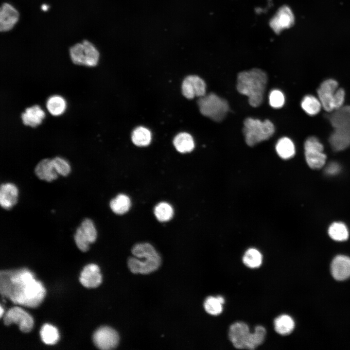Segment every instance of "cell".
Returning a JSON list of instances; mask_svg holds the SVG:
<instances>
[{
    "label": "cell",
    "instance_id": "obj_16",
    "mask_svg": "<svg viewBox=\"0 0 350 350\" xmlns=\"http://www.w3.org/2000/svg\"><path fill=\"white\" fill-rule=\"evenodd\" d=\"M18 11L9 3H3L0 8V31L5 32L11 30L19 19Z\"/></svg>",
    "mask_w": 350,
    "mask_h": 350
},
{
    "label": "cell",
    "instance_id": "obj_38",
    "mask_svg": "<svg viewBox=\"0 0 350 350\" xmlns=\"http://www.w3.org/2000/svg\"><path fill=\"white\" fill-rule=\"evenodd\" d=\"M339 164L335 162L330 163L325 168V172L327 175H336L340 171Z\"/></svg>",
    "mask_w": 350,
    "mask_h": 350
},
{
    "label": "cell",
    "instance_id": "obj_23",
    "mask_svg": "<svg viewBox=\"0 0 350 350\" xmlns=\"http://www.w3.org/2000/svg\"><path fill=\"white\" fill-rule=\"evenodd\" d=\"M330 121L334 128H350V105L342 106L334 110L330 116Z\"/></svg>",
    "mask_w": 350,
    "mask_h": 350
},
{
    "label": "cell",
    "instance_id": "obj_9",
    "mask_svg": "<svg viewBox=\"0 0 350 350\" xmlns=\"http://www.w3.org/2000/svg\"><path fill=\"white\" fill-rule=\"evenodd\" d=\"M4 324L6 326L15 323L25 333L30 332L33 328L34 320L28 313L18 307L10 308L4 315Z\"/></svg>",
    "mask_w": 350,
    "mask_h": 350
},
{
    "label": "cell",
    "instance_id": "obj_6",
    "mask_svg": "<svg viewBox=\"0 0 350 350\" xmlns=\"http://www.w3.org/2000/svg\"><path fill=\"white\" fill-rule=\"evenodd\" d=\"M71 61L75 65L93 67L99 62L100 53L89 41L84 40L69 48Z\"/></svg>",
    "mask_w": 350,
    "mask_h": 350
},
{
    "label": "cell",
    "instance_id": "obj_24",
    "mask_svg": "<svg viewBox=\"0 0 350 350\" xmlns=\"http://www.w3.org/2000/svg\"><path fill=\"white\" fill-rule=\"evenodd\" d=\"M173 144L176 150L181 153L190 152L194 147L192 136L185 132L177 134L174 139Z\"/></svg>",
    "mask_w": 350,
    "mask_h": 350
},
{
    "label": "cell",
    "instance_id": "obj_1",
    "mask_svg": "<svg viewBox=\"0 0 350 350\" xmlns=\"http://www.w3.org/2000/svg\"><path fill=\"white\" fill-rule=\"evenodd\" d=\"M0 292L14 303L33 308L42 303L46 295L43 285L26 268L1 271Z\"/></svg>",
    "mask_w": 350,
    "mask_h": 350
},
{
    "label": "cell",
    "instance_id": "obj_12",
    "mask_svg": "<svg viewBox=\"0 0 350 350\" xmlns=\"http://www.w3.org/2000/svg\"><path fill=\"white\" fill-rule=\"evenodd\" d=\"M250 333L248 325L238 321L230 326L228 335L230 341L236 349H246Z\"/></svg>",
    "mask_w": 350,
    "mask_h": 350
},
{
    "label": "cell",
    "instance_id": "obj_25",
    "mask_svg": "<svg viewBox=\"0 0 350 350\" xmlns=\"http://www.w3.org/2000/svg\"><path fill=\"white\" fill-rule=\"evenodd\" d=\"M295 322L287 315H282L276 317L274 321L275 331L282 335L291 333L295 328Z\"/></svg>",
    "mask_w": 350,
    "mask_h": 350
},
{
    "label": "cell",
    "instance_id": "obj_11",
    "mask_svg": "<svg viewBox=\"0 0 350 350\" xmlns=\"http://www.w3.org/2000/svg\"><path fill=\"white\" fill-rule=\"evenodd\" d=\"M93 341L95 346L102 350L115 348L119 341L117 332L111 327L103 326L98 329L93 335Z\"/></svg>",
    "mask_w": 350,
    "mask_h": 350
},
{
    "label": "cell",
    "instance_id": "obj_31",
    "mask_svg": "<svg viewBox=\"0 0 350 350\" xmlns=\"http://www.w3.org/2000/svg\"><path fill=\"white\" fill-rule=\"evenodd\" d=\"M131 138L133 143L140 147L148 145L152 139L150 131L142 126L137 127L133 131Z\"/></svg>",
    "mask_w": 350,
    "mask_h": 350
},
{
    "label": "cell",
    "instance_id": "obj_32",
    "mask_svg": "<svg viewBox=\"0 0 350 350\" xmlns=\"http://www.w3.org/2000/svg\"><path fill=\"white\" fill-rule=\"evenodd\" d=\"M40 335L42 341L47 345H54L59 338L57 328L49 324H45L42 326L40 331Z\"/></svg>",
    "mask_w": 350,
    "mask_h": 350
},
{
    "label": "cell",
    "instance_id": "obj_8",
    "mask_svg": "<svg viewBox=\"0 0 350 350\" xmlns=\"http://www.w3.org/2000/svg\"><path fill=\"white\" fill-rule=\"evenodd\" d=\"M97 231L92 220L89 218L84 219L76 228L74 239L77 247L86 252L89 249L90 244L96 240Z\"/></svg>",
    "mask_w": 350,
    "mask_h": 350
},
{
    "label": "cell",
    "instance_id": "obj_17",
    "mask_svg": "<svg viewBox=\"0 0 350 350\" xmlns=\"http://www.w3.org/2000/svg\"><path fill=\"white\" fill-rule=\"evenodd\" d=\"M79 280L84 287L88 288L99 286L102 281L99 267L93 263L85 266L81 272Z\"/></svg>",
    "mask_w": 350,
    "mask_h": 350
},
{
    "label": "cell",
    "instance_id": "obj_26",
    "mask_svg": "<svg viewBox=\"0 0 350 350\" xmlns=\"http://www.w3.org/2000/svg\"><path fill=\"white\" fill-rule=\"evenodd\" d=\"M109 206L113 212L123 214L128 211L131 206L129 197L124 194H119L110 202Z\"/></svg>",
    "mask_w": 350,
    "mask_h": 350
},
{
    "label": "cell",
    "instance_id": "obj_15",
    "mask_svg": "<svg viewBox=\"0 0 350 350\" xmlns=\"http://www.w3.org/2000/svg\"><path fill=\"white\" fill-rule=\"evenodd\" d=\"M45 117V112L38 104H34L25 108L20 114V119L23 124L33 128L41 124Z\"/></svg>",
    "mask_w": 350,
    "mask_h": 350
},
{
    "label": "cell",
    "instance_id": "obj_35",
    "mask_svg": "<svg viewBox=\"0 0 350 350\" xmlns=\"http://www.w3.org/2000/svg\"><path fill=\"white\" fill-rule=\"evenodd\" d=\"M223 304L217 297H208L204 302V307L207 313L212 315L220 314L223 311Z\"/></svg>",
    "mask_w": 350,
    "mask_h": 350
},
{
    "label": "cell",
    "instance_id": "obj_39",
    "mask_svg": "<svg viewBox=\"0 0 350 350\" xmlns=\"http://www.w3.org/2000/svg\"><path fill=\"white\" fill-rule=\"evenodd\" d=\"M0 317H1V316H2L3 313L4 312H3V308H2V307L1 306H0Z\"/></svg>",
    "mask_w": 350,
    "mask_h": 350
},
{
    "label": "cell",
    "instance_id": "obj_34",
    "mask_svg": "<svg viewBox=\"0 0 350 350\" xmlns=\"http://www.w3.org/2000/svg\"><path fill=\"white\" fill-rule=\"evenodd\" d=\"M154 214L159 221L166 222L171 219L174 211L173 208L169 204L161 202L155 206Z\"/></svg>",
    "mask_w": 350,
    "mask_h": 350
},
{
    "label": "cell",
    "instance_id": "obj_3",
    "mask_svg": "<svg viewBox=\"0 0 350 350\" xmlns=\"http://www.w3.org/2000/svg\"><path fill=\"white\" fill-rule=\"evenodd\" d=\"M134 257L129 258L128 266L134 274H148L159 267L161 259L152 245L148 243H138L132 248Z\"/></svg>",
    "mask_w": 350,
    "mask_h": 350
},
{
    "label": "cell",
    "instance_id": "obj_4",
    "mask_svg": "<svg viewBox=\"0 0 350 350\" xmlns=\"http://www.w3.org/2000/svg\"><path fill=\"white\" fill-rule=\"evenodd\" d=\"M274 131V126L268 120L262 122L258 119L247 118L244 122L243 134L246 144L250 146L268 140Z\"/></svg>",
    "mask_w": 350,
    "mask_h": 350
},
{
    "label": "cell",
    "instance_id": "obj_29",
    "mask_svg": "<svg viewBox=\"0 0 350 350\" xmlns=\"http://www.w3.org/2000/svg\"><path fill=\"white\" fill-rule=\"evenodd\" d=\"M242 260L244 264L247 267L257 268L262 263V256L258 250L251 248L245 252Z\"/></svg>",
    "mask_w": 350,
    "mask_h": 350
},
{
    "label": "cell",
    "instance_id": "obj_18",
    "mask_svg": "<svg viewBox=\"0 0 350 350\" xmlns=\"http://www.w3.org/2000/svg\"><path fill=\"white\" fill-rule=\"evenodd\" d=\"M332 277L337 280L342 281L350 277V258L338 255L332 260L331 266Z\"/></svg>",
    "mask_w": 350,
    "mask_h": 350
},
{
    "label": "cell",
    "instance_id": "obj_21",
    "mask_svg": "<svg viewBox=\"0 0 350 350\" xmlns=\"http://www.w3.org/2000/svg\"><path fill=\"white\" fill-rule=\"evenodd\" d=\"M35 173L37 177L42 180L51 182L58 178L52 158H46L41 160L35 166Z\"/></svg>",
    "mask_w": 350,
    "mask_h": 350
},
{
    "label": "cell",
    "instance_id": "obj_28",
    "mask_svg": "<svg viewBox=\"0 0 350 350\" xmlns=\"http://www.w3.org/2000/svg\"><path fill=\"white\" fill-rule=\"evenodd\" d=\"M266 335L265 328L261 325L255 327L254 332H250L246 346L247 350H254L264 341Z\"/></svg>",
    "mask_w": 350,
    "mask_h": 350
},
{
    "label": "cell",
    "instance_id": "obj_5",
    "mask_svg": "<svg viewBox=\"0 0 350 350\" xmlns=\"http://www.w3.org/2000/svg\"><path fill=\"white\" fill-rule=\"evenodd\" d=\"M198 105L203 115L216 122L223 121L229 110L228 102L214 93L201 97Z\"/></svg>",
    "mask_w": 350,
    "mask_h": 350
},
{
    "label": "cell",
    "instance_id": "obj_36",
    "mask_svg": "<svg viewBox=\"0 0 350 350\" xmlns=\"http://www.w3.org/2000/svg\"><path fill=\"white\" fill-rule=\"evenodd\" d=\"M54 168L59 175L66 176L69 175L71 171L70 163L65 158L56 156L52 158Z\"/></svg>",
    "mask_w": 350,
    "mask_h": 350
},
{
    "label": "cell",
    "instance_id": "obj_20",
    "mask_svg": "<svg viewBox=\"0 0 350 350\" xmlns=\"http://www.w3.org/2000/svg\"><path fill=\"white\" fill-rule=\"evenodd\" d=\"M329 141L332 149L335 151L346 149L350 146V128H334Z\"/></svg>",
    "mask_w": 350,
    "mask_h": 350
},
{
    "label": "cell",
    "instance_id": "obj_10",
    "mask_svg": "<svg viewBox=\"0 0 350 350\" xmlns=\"http://www.w3.org/2000/svg\"><path fill=\"white\" fill-rule=\"evenodd\" d=\"M338 84L336 81L329 79L324 81L317 90L318 99L323 109L328 112L335 109L336 91Z\"/></svg>",
    "mask_w": 350,
    "mask_h": 350
},
{
    "label": "cell",
    "instance_id": "obj_22",
    "mask_svg": "<svg viewBox=\"0 0 350 350\" xmlns=\"http://www.w3.org/2000/svg\"><path fill=\"white\" fill-rule=\"evenodd\" d=\"M45 106L50 114L53 117H58L66 111L67 103L64 97L55 94L47 97Z\"/></svg>",
    "mask_w": 350,
    "mask_h": 350
},
{
    "label": "cell",
    "instance_id": "obj_33",
    "mask_svg": "<svg viewBox=\"0 0 350 350\" xmlns=\"http://www.w3.org/2000/svg\"><path fill=\"white\" fill-rule=\"evenodd\" d=\"M301 106L307 114L311 116L318 113L322 107L319 99L311 95H306L303 98Z\"/></svg>",
    "mask_w": 350,
    "mask_h": 350
},
{
    "label": "cell",
    "instance_id": "obj_7",
    "mask_svg": "<svg viewBox=\"0 0 350 350\" xmlns=\"http://www.w3.org/2000/svg\"><path fill=\"white\" fill-rule=\"evenodd\" d=\"M305 159L313 169H319L325 164L326 155L323 152V145L315 137L307 138L304 144Z\"/></svg>",
    "mask_w": 350,
    "mask_h": 350
},
{
    "label": "cell",
    "instance_id": "obj_27",
    "mask_svg": "<svg viewBox=\"0 0 350 350\" xmlns=\"http://www.w3.org/2000/svg\"><path fill=\"white\" fill-rule=\"evenodd\" d=\"M276 151L279 156L283 159H289L295 154V147L293 141L288 138L283 137L280 139L276 146Z\"/></svg>",
    "mask_w": 350,
    "mask_h": 350
},
{
    "label": "cell",
    "instance_id": "obj_2",
    "mask_svg": "<svg viewBox=\"0 0 350 350\" xmlns=\"http://www.w3.org/2000/svg\"><path fill=\"white\" fill-rule=\"evenodd\" d=\"M267 83L266 73L261 69L254 68L238 73L237 89L240 93L248 97L251 106L256 107L263 101Z\"/></svg>",
    "mask_w": 350,
    "mask_h": 350
},
{
    "label": "cell",
    "instance_id": "obj_13",
    "mask_svg": "<svg viewBox=\"0 0 350 350\" xmlns=\"http://www.w3.org/2000/svg\"><path fill=\"white\" fill-rule=\"evenodd\" d=\"M181 88L184 96L189 99L206 95V85L202 79L196 75L186 77L182 82Z\"/></svg>",
    "mask_w": 350,
    "mask_h": 350
},
{
    "label": "cell",
    "instance_id": "obj_37",
    "mask_svg": "<svg viewBox=\"0 0 350 350\" xmlns=\"http://www.w3.org/2000/svg\"><path fill=\"white\" fill-rule=\"evenodd\" d=\"M269 104L270 105L275 108L281 107L285 102V98L283 94L279 90H272L269 95Z\"/></svg>",
    "mask_w": 350,
    "mask_h": 350
},
{
    "label": "cell",
    "instance_id": "obj_19",
    "mask_svg": "<svg viewBox=\"0 0 350 350\" xmlns=\"http://www.w3.org/2000/svg\"><path fill=\"white\" fill-rule=\"evenodd\" d=\"M18 190L13 183L7 182L0 187V205L5 210H10L18 201Z\"/></svg>",
    "mask_w": 350,
    "mask_h": 350
},
{
    "label": "cell",
    "instance_id": "obj_30",
    "mask_svg": "<svg viewBox=\"0 0 350 350\" xmlns=\"http://www.w3.org/2000/svg\"><path fill=\"white\" fill-rule=\"evenodd\" d=\"M330 237L336 241H344L348 239L349 236L347 226L342 222H334L328 228Z\"/></svg>",
    "mask_w": 350,
    "mask_h": 350
},
{
    "label": "cell",
    "instance_id": "obj_14",
    "mask_svg": "<svg viewBox=\"0 0 350 350\" xmlns=\"http://www.w3.org/2000/svg\"><path fill=\"white\" fill-rule=\"evenodd\" d=\"M294 15L291 9L286 5L280 7L270 19L269 25L276 34L291 27L294 23Z\"/></svg>",
    "mask_w": 350,
    "mask_h": 350
}]
</instances>
